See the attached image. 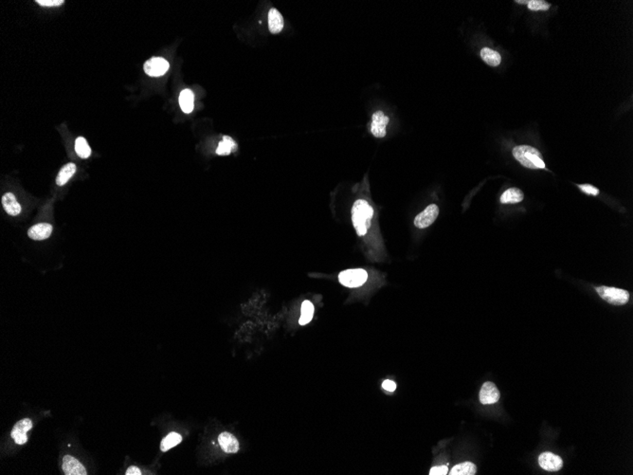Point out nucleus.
<instances>
[{
	"instance_id": "nucleus-31",
	"label": "nucleus",
	"mask_w": 633,
	"mask_h": 475,
	"mask_svg": "<svg viewBox=\"0 0 633 475\" xmlns=\"http://www.w3.org/2000/svg\"><path fill=\"white\" fill-rule=\"evenodd\" d=\"M516 2L518 3V4H524V3H527V4H528V2H529V1H519V0H517Z\"/></svg>"
},
{
	"instance_id": "nucleus-14",
	"label": "nucleus",
	"mask_w": 633,
	"mask_h": 475,
	"mask_svg": "<svg viewBox=\"0 0 633 475\" xmlns=\"http://www.w3.org/2000/svg\"><path fill=\"white\" fill-rule=\"evenodd\" d=\"M1 200H2V206L4 210L10 216H18L21 213L22 211L21 205L17 202L15 195L13 193H6L2 197Z\"/></svg>"
},
{
	"instance_id": "nucleus-23",
	"label": "nucleus",
	"mask_w": 633,
	"mask_h": 475,
	"mask_svg": "<svg viewBox=\"0 0 633 475\" xmlns=\"http://www.w3.org/2000/svg\"><path fill=\"white\" fill-rule=\"evenodd\" d=\"M301 313H302V316L299 320V324L301 325H305L309 324L311 322L312 318H313V315H314V305H313V303L310 301H308V300L302 302Z\"/></svg>"
},
{
	"instance_id": "nucleus-13",
	"label": "nucleus",
	"mask_w": 633,
	"mask_h": 475,
	"mask_svg": "<svg viewBox=\"0 0 633 475\" xmlns=\"http://www.w3.org/2000/svg\"><path fill=\"white\" fill-rule=\"evenodd\" d=\"M52 232V226L48 223L36 224L29 228L28 235L29 238L36 241H41L49 238Z\"/></svg>"
},
{
	"instance_id": "nucleus-12",
	"label": "nucleus",
	"mask_w": 633,
	"mask_h": 475,
	"mask_svg": "<svg viewBox=\"0 0 633 475\" xmlns=\"http://www.w3.org/2000/svg\"><path fill=\"white\" fill-rule=\"evenodd\" d=\"M218 443L221 449L227 453H236L239 450V442L236 437L230 432H224L219 434Z\"/></svg>"
},
{
	"instance_id": "nucleus-10",
	"label": "nucleus",
	"mask_w": 633,
	"mask_h": 475,
	"mask_svg": "<svg viewBox=\"0 0 633 475\" xmlns=\"http://www.w3.org/2000/svg\"><path fill=\"white\" fill-rule=\"evenodd\" d=\"M389 118L382 111H376L372 117L371 133L376 138H384L386 136V126L388 125Z\"/></svg>"
},
{
	"instance_id": "nucleus-3",
	"label": "nucleus",
	"mask_w": 633,
	"mask_h": 475,
	"mask_svg": "<svg viewBox=\"0 0 633 475\" xmlns=\"http://www.w3.org/2000/svg\"><path fill=\"white\" fill-rule=\"evenodd\" d=\"M596 291L604 301L613 305H624L630 300V293L625 289L602 286L596 288Z\"/></svg>"
},
{
	"instance_id": "nucleus-17",
	"label": "nucleus",
	"mask_w": 633,
	"mask_h": 475,
	"mask_svg": "<svg viewBox=\"0 0 633 475\" xmlns=\"http://www.w3.org/2000/svg\"><path fill=\"white\" fill-rule=\"evenodd\" d=\"M524 195L518 188H509L501 197V202L504 204H514L523 200Z\"/></svg>"
},
{
	"instance_id": "nucleus-27",
	"label": "nucleus",
	"mask_w": 633,
	"mask_h": 475,
	"mask_svg": "<svg viewBox=\"0 0 633 475\" xmlns=\"http://www.w3.org/2000/svg\"><path fill=\"white\" fill-rule=\"evenodd\" d=\"M447 474H448V470H447V467L445 465L444 466H439V467L438 466L433 467L432 470L430 471V475H446Z\"/></svg>"
},
{
	"instance_id": "nucleus-30",
	"label": "nucleus",
	"mask_w": 633,
	"mask_h": 475,
	"mask_svg": "<svg viewBox=\"0 0 633 475\" xmlns=\"http://www.w3.org/2000/svg\"><path fill=\"white\" fill-rule=\"evenodd\" d=\"M125 475H143V473H142V471H141V470H140V469H139L138 467H136V466H132V467H129V468H128V469L126 470V472H125Z\"/></svg>"
},
{
	"instance_id": "nucleus-9",
	"label": "nucleus",
	"mask_w": 633,
	"mask_h": 475,
	"mask_svg": "<svg viewBox=\"0 0 633 475\" xmlns=\"http://www.w3.org/2000/svg\"><path fill=\"white\" fill-rule=\"evenodd\" d=\"M539 466L548 472H559L563 467L561 457L552 452H543L538 457Z\"/></svg>"
},
{
	"instance_id": "nucleus-20",
	"label": "nucleus",
	"mask_w": 633,
	"mask_h": 475,
	"mask_svg": "<svg viewBox=\"0 0 633 475\" xmlns=\"http://www.w3.org/2000/svg\"><path fill=\"white\" fill-rule=\"evenodd\" d=\"M481 57L491 67H497L502 62V56L500 55V53L489 48H484L481 50Z\"/></svg>"
},
{
	"instance_id": "nucleus-24",
	"label": "nucleus",
	"mask_w": 633,
	"mask_h": 475,
	"mask_svg": "<svg viewBox=\"0 0 633 475\" xmlns=\"http://www.w3.org/2000/svg\"><path fill=\"white\" fill-rule=\"evenodd\" d=\"M75 151L77 155L82 158H87L91 155V148L87 144V140L79 137L75 141Z\"/></svg>"
},
{
	"instance_id": "nucleus-26",
	"label": "nucleus",
	"mask_w": 633,
	"mask_h": 475,
	"mask_svg": "<svg viewBox=\"0 0 633 475\" xmlns=\"http://www.w3.org/2000/svg\"><path fill=\"white\" fill-rule=\"evenodd\" d=\"M36 3L44 7H55V6L63 5L65 1L64 0H37Z\"/></svg>"
},
{
	"instance_id": "nucleus-1",
	"label": "nucleus",
	"mask_w": 633,
	"mask_h": 475,
	"mask_svg": "<svg viewBox=\"0 0 633 475\" xmlns=\"http://www.w3.org/2000/svg\"><path fill=\"white\" fill-rule=\"evenodd\" d=\"M374 216L372 206L364 200H359L354 203L352 208V222L359 236H363L371 227V221Z\"/></svg>"
},
{
	"instance_id": "nucleus-11",
	"label": "nucleus",
	"mask_w": 633,
	"mask_h": 475,
	"mask_svg": "<svg viewBox=\"0 0 633 475\" xmlns=\"http://www.w3.org/2000/svg\"><path fill=\"white\" fill-rule=\"evenodd\" d=\"M62 469L64 474L67 475H87V470L84 465L72 455H66L63 458Z\"/></svg>"
},
{
	"instance_id": "nucleus-25",
	"label": "nucleus",
	"mask_w": 633,
	"mask_h": 475,
	"mask_svg": "<svg viewBox=\"0 0 633 475\" xmlns=\"http://www.w3.org/2000/svg\"><path fill=\"white\" fill-rule=\"evenodd\" d=\"M551 5L543 0H531L528 2V8L530 11L536 12V11H547L549 10Z\"/></svg>"
},
{
	"instance_id": "nucleus-18",
	"label": "nucleus",
	"mask_w": 633,
	"mask_h": 475,
	"mask_svg": "<svg viewBox=\"0 0 633 475\" xmlns=\"http://www.w3.org/2000/svg\"><path fill=\"white\" fill-rule=\"evenodd\" d=\"M76 169H77L76 165L74 163H72V162L64 165L61 168L60 172L58 174L57 177H56L57 185L63 186L66 183H68V181L72 178V175L76 173Z\"/></svg>"
},
{
	"instance_id": "nucleus-4",
	"label": "nucleus",
	"mask_w": 633,
	"mask_h": 475,
	"mask_svg": "<svg viewBox=\"0 0 633 475\" xmlns=\"http://www.w3.org/2000/svg\"><path fill=\"white\" fill-rule=\"evenodd\" d=\"M368 274L362 269L347 270L339 274L340 283L347 288H359L365 284Z\"/></svg>"
},
{
	"instance_id": "nucleus-6",
	"label": "nucleus",
	"mask_w": 633,
	"mask_h": 475,
	"mask_svg": "<svg viewBox=\"0 0 633 475\" xmlns=\"http://www.w3.org/2000/svg\"><path fill=\"white\" fill-rule=\"evenodd\" d=\"M439 215V208L437 205L432 204L428 206L422 213L416 216L414 219V225L418 229H426L430 227L434 221L437 219Z\"/></svg>"
},
{
	"instance_id": "nucleus-16",
	"label": "nucleus",
	"mask_w": 633,
	"mask_h": 475,
	"mask_svg": "<svg viewBox=\"0 0 633 475\" xmlns=\"http://www.w3.org/2000/svg\"><path fill=\"white\" fill-rule=\"evenodd\" d=\"M179 104L184 113H191L194 110L195 96L192 90L184 89L179 95Z\"/></svg>"
},
{
	"instance_id": "nucleus-21",
	"label": "nucleus",
	"mask_w": 633,
	"mask_h": 475,
	"mask_svg": "<svg viewBox=\"0 0 633 475\" xmlns=\"http://www.w3.org/2000/svg\"><path fill=\"white\" fill-rule=\"evenodd\" d=\"M477 468L471 462H463L456 465L450 471V475H476Z\"/></svg>"
},
{
	"instance_id": "nucleus-5",
	"label": "nucleus",
	"mask_w": 633,
	"mask_h": 475,
	"mask_svg": "<svg viewBox=\"0 0 633 475\" xmlns=\"http://www.w3.org/2000/svg\"><path fill=\"white\" fill-rule=\"evenodd\" d=\"M169 63L164 58L153 57L144 63V72L151 77H160L169 70Z\"/></svg>"
},
{
	"instance_id": "nucleus-19",
	"label": "nucleus",
	"mask_w": 633,
	"mask_h": 475,
	"mask_svg": "<svg viewBox=\"0 0 633 475\" xmlns=\"http://www.w3.org/2000/svg\"><path fill=\"white\" fill-rule=\"evenodd\" d=\"M237 149V144L229 136H225L222 142L218 144L216 154L219 156H228Z\"/></svg>"
},
{
	"instance_id": "nucleus-29",
	"label": "nucleus",
	"mask_w": 633,
	"mask_h": 475,
	"mask_svg": "<svg viewBox=\"0 0 633 475\" xmlns=\"http://www.w3.org/2000/svg\"><path fill=\"white\" fill-rule=\"evenodd\" d=\"M382 387L385 389V390L389 391V392H393V391L396 389V384H395V382H393V381H391V380H389V379H387V380L383 381Z\"/></svg>"
},
{
	"instance_id": "nucleus-8",
	"label": "nucleus",
	"mask_w": 633,
	"mask_h": 475,
	"mask_svg": "<svg viewBox=\"0 0 633 475\" xmlns=\"http://www.w3.org/2000/svg\"><path fill=\"white\" fill-rule=\"evenodd\" d=\"M501 398L500 391L497 388V386L493 383L487 381L484 383L482 386L481 391H480V401L481 403L484 405H490V404L496 403L499 401Z\"/></svg>"
},
{
	"instance_id": "nucleus-2",
	"label": "nucleus",
	"mask_w": 633,
	"mask_h": 475,
	"mask_svg": "<svg viewBox=\"0 0 633 475\" xmlns=\"http://www.w3.org/2000/svg\"><path fill=\"white\" fill-rule=\"evenodd\" d=\"M514 158L526 168L529 169H543L545 163L542 159L540 152L529 145H519L513 149Z\"/></svg>"
},
{
	"instance_id": "nucleus-15",
	"label": "nucleus",
	"mask_w": 633,
	"mask_h": 475,
	"mask_svg": "<svg viewBox=\"0 0 633 475\" xmlns=\"http://www.w3.org/2000/svg\"><path fill=\"white\" fill-rule=\"evenodd\" d=\"M284 28V18L277 9H270L268 12V29L271 33L277 34Z\"/></svg>"
},
{
	"instance_id": "nucleus-7",
	"label": "nucleus",
	"mask_w": 633,
	"mask_h": 475,
	"mask_svg": "<svg viewBox=\"0 0 633 475\" xmlns=\"http://www.w3.org/2000/svg\"><path fill=\"white\" fill-rule=\"evenodd\" d=\"M32 428V422L29 418H24L18 421L12 431V438L17 445H24L28 441L27 432Z\"/></svg>"
},
{
	"instance_id": "nucleus-22",
	"label": "nucleus",
	"mask_w": 633,
	"mask_h": 475,
	"mask_svg": "<svg viewBox=\"0 0 633 475\" xmlns=\"http://www.w3.org/2000/svg\"><path fill=\"white\" fill-rule=\"evenodd\" d=\"M181 441H182V436L179 433L174 432H170L167 436H165L162 439L160 443V450L162 451H167L173 447L178 445Z\"/></svg>"
},
{
	"instance_id": "nucleus-28",
	"label": "nucleus",
	"mask_w": 633,
	"mask_h": 475,
	"mask_svg": "<svg viewBox=\"0 0 633 475\" xmlns=\"http://www.w3.org/2000/svg\"><path fill=\"white\" fill-rule=\"evenodd\" d=\"M579 188H580V189H581L585 194H588V195L597 196V195L599 194V190H598L597 188L593 187L592 185H589V184H586V185H579Z\"/></svg>"
}]
</instances>
